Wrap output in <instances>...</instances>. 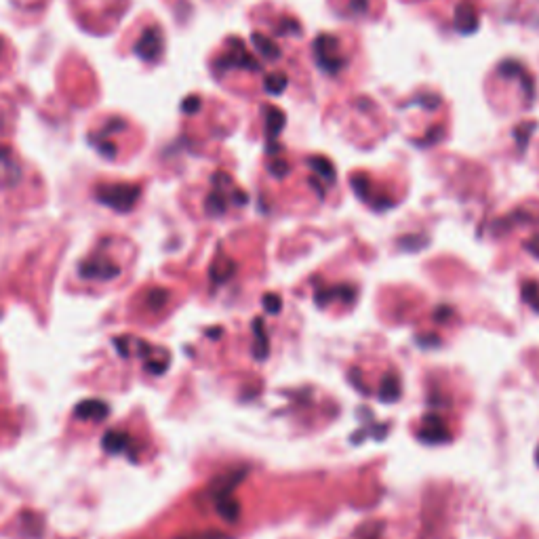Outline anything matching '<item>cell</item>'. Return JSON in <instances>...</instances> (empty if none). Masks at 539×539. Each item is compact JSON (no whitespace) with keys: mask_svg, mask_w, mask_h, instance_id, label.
Returning a JSON list of instances; mask_svg holds the SVG:
<instances>
[{"mask_svg":"<svg viewBox=\"0 0 539 539\" xmlns=\"http://www.w3.org/2000/svg\"><path fill=\"white\" fill-rule=\"evenodd\" d=\"M314 57L316 64L321 66V70L329 72V74H337L346 66V57L342 53V47H339V41L335 36H318L314 41Z\"/></svg>","mask_w":539,"mask_h":539,"instance_id":"1","label":"cell"},{"mask_svg":"<svg viewBox=\"0 0 539 539\" xmlns=\"http://www.w3.org/2000/svg\"><path fill=\"white\" fill-rule=\"evenodd\" d=\"M137 188L133 186H104L97 190V198L116 211H129L137 201Z\"/></svg>","mask_w":539,"mask_h":539,"instance_id":"2","label":"cell"},{"mask_svg":"<svg viewBox=\"0 0 539 539\" xmlns=\"http://www.w3.org/2000/svg\"><path fill=\"white\" fill-rule=\"evenodd\" d=\"M78 274L87 278V281H114V278L121 276V268L112 264L110 259L95 257V259H87L85 264H81V268H78Z\"/></svg>","mask_w":539,"mask_h":539,"instance_id":"3","label":"cell"},{"mask_svg":"<svg viewBox=\"0 0 539 539\" xmlns=\"http://www.w3.org/2000/svg\"><path fill=\"white\" fill-rule=\"evenodd\" d=\"M419 441H424L428 445H441L449 441V432H447V424L441 415L436 413H426L424 417V426L419 430Z\"/></svg>","mask_w":539,"mask_h":539,"instance_id":"4","label":"cell"},{"mask_svg":"<svg viewBox=\"0 0 539 539\" xmlns=\"http://www.w3.org/2000/svg\"><path fill=\"white\" fill-rule=\"evenodd\" d=\"M110 413V407L104 401H97V398H91V401H83L81 405H76L74 415L78 419H85V422H102Z\"/></svg>","mask_w":539,"mask_h":539,"instance_id":"5","label":"cell"},{"mask_svg":"<svg viewBox=\"0 0 539 539\" xmlns=\"http://www.w3.org/2000/svg\"><path fill=\"white\" fill-rule=\"evenodd\" d=\"M245 470H238V472H232V474H226V476H219L217 481L209 487V495L215 502V499L224 497V495H232V491L238 487V483L245 478Z\"/></svg>","mask_w":539,"mask_h":539,"instance_id":"6","label":"cell"},{"mask_svg":"<svg viewBox=\"0 0 539 539\" xmlns=\"http://www.w3.org/2000/svg\"><path fill=\"white\" fill-rule=\"evenodd\" d=\"M455 28L464 34H472L478 28V15L470 3L459 5L455 11Z\"/></svg>","mask_w":539,"mask_h":539,"instance_id":"7","label":"cell"},{"mask_svg":"<svg viewBox=\"0 0 539 539\" xmlns=\"http://www.w3.org/2000/svg\"><path fill=\"white\" fill-rule=\"evenodd\" d=\"M215 510L228 523H236L238 518H241V504H238L232 495H224V497L215 499Z\"/></svg>","mask_w":539,"mask_h":539,"instance_id":"8","label":"cell"},{"mask_svg":"<svg viewBox=\"0 0 539 539\" xmlns=\"http://www.w3.org/2000/svg\"><path fill=\"white\" fill-rule=\"evenodd\" d=\"M401 398V379L394 373H388L384 377L382 386H379V401L382 403H396Z\"/></svg>","mask_w":539,"mask_h":539,"instance_id":"9","label":"cell"},{"mask_svg":"<svg viewBox=\"0 0 539 539\" xmlns=\"http://www.w3.org/2000/svg\"><path fill=\"white\" fill-rule=\"evenodd\" d=\"M253 331H255V358L257 361H266L270 354V342H268V333L262 323V318H255L253 321Z\"/></svg>","mask_w":539,"mask_h":539,"instance_id":"10","label":"cell"},{"mask_svg":"<svg viewBox=\"0 0 539 539\" xmlns=\"http://www.w3.org/2000/svg\"><path fill=\"white\" fill-rule=\"evenodd\" d=\"M129 445H131L129 436L121 430H110L104 436V449L108 453H125L129 449Z\"/></svg>","mask_w":539,"mask_h":539,"instance_id":"11","label":"cell"},{"mask_svg":"<svg viewBox=\"0 0 539 539\" xmlns=\"http://www.w3.org/2000/svg\"><path fill=\"white\" fill-rule=\"evenodd\" d=\"M342 299V302H354L356 297V289L354 287H348V285H342V287H333V289H327V291H316V302L318 306L325 304V299Z\"/></svg>","mask_w":539,"mask_h":539,"instance_id":"12","label":"cell"},{"mask_svg":"<svg viewBox=\"0 0 539 539\" xmlns=\"http://www.w3.org/2000/svg\"><path fill=\"white\" fill-rule=\"evenodd\" d=\"M253 43L257 45L259 53H262L266 59H278V55H281V51H278V47L270 41V38L262 34H253Z\"/></svg>","mask_w":539,"mask_h":539,"instance_id":"13","label":"cell"},{"mask_svg":"<svg viewBox=\"0 0 539 539\" xmlns=\"http://www.w3.org/2000/svg\"><path fill=\"white\" fill-rule=\"evenodd\" d=\"M234 264L232 262H226V259H222V262H215L213 268H211V278L215 283H226L228 278L234 274Z\"/></svg>","mask_w":539,"mask_h":539,"instance_id":"14","label":"cell"},{"mask_svg":"<svg viewBox=\"0 0 539 539\" xmlns=\"http://www.w3.org/2000/svg\"><path fill=\"white\" fill-rule=\"evenodd\" d=\"M310 167L316 171V173H321L327 182H335V169L333 165L327 161V158H321V156H314L310 158Z\"/></svg>","mask_w":539,"mask_h":539,"instance_id":"15","label":"cell"},{"mask_svg":"<svg viewBox=\"0 0 539 539\" xmlns=\"http://www.w3.org/2000/svg\"><path fill=\"white\" fill-rule=\"evenodd\" d=\"M270 118H268V135L270 139H274L278 133H281V129L285 127V114L281 110L276 108H266Z\"/></svg>","mask_w":539,"mask_h":539,"instance_id":"16","label":"cell"},{"mask_svg":"<svg viewBox=\"0 0 539 539\" xmlns=\"http://www.w3.org/2000/svg\"><path fill=\"white\" fill-rule=\"evenodd\" d=\"M169 302V291L167 289H152L148 293V306L152 310H161Z\"/></svg>","mask_w":539,"mask_h":539,"instance_id":"17","label":"cell"},{"mask_svg":"<svg viewBox=\"0 0 539 539\" xmlns=\"http://www.w3.org/2000/svg\"><path fill=\"white\" fill-rule=\"evenodd\" d=\"M285 85H287V76L285 74H272L266 78V91L268 93H283L285 91Z\"/></svg>","mask_w":539,"mask_h":539,"instance_id":"18","label":"cell"},{"mask_svg":"<svg viewBox=\"0 0 539 539\" xmlns=\"http://www.w3.org/2000/svg\"><path fill=\"white\" fill-rule=\"evenodd\" d=\"M523 297L533 306V310L539 312V285L537 283H525L523 285Z\"/></svg>","mask_w":539,"mask_h":539,"instance_id":"19","label":"cell"},{"mask_svg":"<svg viewBox=\"0 0 539 539\" xmlns=\"http://www.w3.org/2000/svg\"><path fill=\"white\" fill-rule=\"evenodd\" d=\"M207 211L211 215H222L226 211V201H224V196L222 194H211L209 196V201H207Z\"/></svg>","mask_w":539,"mask_h":539,"instance_id":"20","label":"cell"},{"mask_svg":"<svg viewBox=\"0 0 539 539\" xmlns=\"http://www.w3.org/2000/svg\"><path fill=\"white\" fill-rule=\"evenodd\" d=\"M264 308H266L268 314H278V312H281V308H283V299L278 297L276 293H268L264 297Z\"/></svg>","mask_w":539,"mask_h":539,"instance_id":"21","label":"cell"},{"mask_svg":"<svg viewBox=\"0 0 539 539\" xmlns=\"http://www.w3.org/2000/svg\"><path fill=\"white\" fill-rule=\"evenodd\" d=\"M179 539H230L228 535L224 533H196V535H186V537H179Z\"/></svg>","mask_w":539,"mask_h":539,"instance_id":"22","label":"cell"},{"mask_svg":"<svg viewBox=\"0 0 539 539\" xmlns=\"http://www.w3.org/2000/svg\"><path fill=\"white\" fill-rule=\"evenodd\" d=\"M272 173H274V175H278V177H285V175L289 173V167H287L285 163H281V165L276 163V165H272Z\"/></svg>","mask_w":539,"mask_h":539,"instance_id":"23","label":"cell"},{"mask_svg":"<svg viewBox=\"0 0 539 539\" xmlns=\"http://www.w3.org/2000/svg\"><path fill=\"white\" fill-rule=\"evenodd\" d=\"M445 316H451V308H438L434 314L436 321H441V318H445Z\"/></svg>","mask_w":539,"mask_h":539,"instance_id":"24","label":"cell"},{"mask_svg":"<svg viewBox=\"0 0 539 539\" xmlns=\"http://www.w3.org/2000/svg\"><path fill=\"white\" fill-rule=\"evenodd\" d=\"M367 539H377V533H373L371 537H367Z\"/></svg>","mask_w":539,"mask_h":539,"instance_id":"25","label":"cell"},{"mask_svg":"<svg viewBox=\"0 0 539 539\" xmlns=\"http://www.w3.org/2000/svg\"><path fill=\"white\" fill-rule=\"evenodd\" d=\"M535 459H537V464H539V449H537V455H535Z\"/></svg>","mask_w":539,"mask_h":539,"instance_id":"26","label":"cell"}]
</instances>
